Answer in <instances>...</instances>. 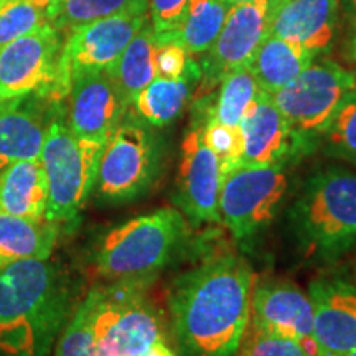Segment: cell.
<instances>
[{
    "instance_id": "74e56055",
    "label": "cell",
    "mask_w": 356,
    "mask_h": 356,
    "mask_svg": "<svg viewBox=\"0 0 356 356\" xmlns=\"http://www.w3.org/2000/svg\"><path fill=\"white\" fill-rule=\"evenodd\" d=\"M270 2V7H273V12L275 10V8H279L280 6H284V3L289 2V0H269Z\"/></svg>"
},
{
    "instance_id": "ab89813d",
    "label": "cell",
    "mask_w": 356,
    "mask_h": 356,
    "mask_svg": "<svg viewBox=\"0 0 356 356\" xmlns=\"http://www.w3.org/2000/svg\"><path fill=\"white\" fill-rule=\"evenodd\" d=\"M351 76H353V91L356 92V68L351 71Z\"/></svg>"
},
{
    "instance_id": "d6986e66",
    "label": "cell",
    "mask_w": 356,
    "mask_h": 356,
    "mask_svg": "<svg viewBox=\"0 0 356 356\" xmlns=\"http://www.w3.org/2000/svg\"><path fill=\"white\" fill-rule=\"evenodd\" d=\"M340 13V0H289L273 12L269 33L318 56L335 42Z\"/></svg>"
},
{
    "instance_id": "60d3db41",
    "label": "cell",
    "mask_w": 356,
    "mask_h": 356,
    "mask_svg": "<svg viewBox=\"0 0 356 356\" xmlns=\"http://www.w3.org/2000/svg\"><path fill=\"white\" fill-rule=\"evenodd\" d=\"M345 356H356V348H355V350H351L350 353H346Z\"/></svg>"
},
{
    "instance_id": "7c38bea8",
    "label": "cell",
    "mask_w": 356,
    "mask_h": 356,
    "mask_svg": "<svg viewBox=\"0 0 356 356\" xmlns=\"http://www.w3.org/2000/svg\"><path fill=\"white\" fill-rule=\"evenodd\" d=\"M273 7L269 0H252L229 8L221 32L204 58V86L220 84L226 74L246 68L259 44L269 35Z\"/></svg>"
},
{
    "instance_id": "5b68a950",
    "label": "cell",
    "mask_w": 356,
    "mask_h": 356,
    "mask_svg": "<svg viewBox=\"0 0 356 356\" xmlns=\"http://www.w3.org/2000/svg\"><path fill=\"white\" fill-rule=\"evenodd\" d=\"M106 142L76 137L58 109L48 126L40 162L48 184L44 220L56 225L74 221L95 190Z\"/></svg>"
},
{
    "instance_id": "cb8c5ba5",
    "label": "cell",
    "mask_w": 356,
    "mask_h": 356,
    "mask_svg": "<svg viewBox=\"0 0 356 356\" xmlns=\"http://www.w3.org/2000/svg\"><path fill=\"white\" fill-rule=\"evenodd\" d=\"M229 8L228 0H188L175 29L157 37L162 43L180 44L188 55H203L221 32Z\"/></svg>"
},
{
    "instance_id": "83f0119b",
    "label": "cell",
    "mask_w": 356,
    "mask_h": 356,
    "mask_svg": "<svg viewBox=\"0 0 356 356\" xmlns=\"http://www.w3.org/2000/svg\"><path fill=\"white\" fill-rule=\"evenodd\" d=\"M97 302L99 292L95 287L71 315L56 345L55 356H96Z\"/></svg>"
},
{
    "instance_id": "8fae6325",
    "label": "cell",
    "mask_w": 356,
    "mask_h": 356,
    "mask_svg": "<svg viewBox=\"0 0 356 356\" xmlns=\"http://www.w3.org/2000/svg\"><path fill=\"white\" fill-rule=\"evenodd\" d=\"M61 48V30L53 24L0 47V99L40 95L53 101Z\"/></svg>"
},
{
    "instance_id": "7402d4cb",
    "label": "cell",
    "mask_w": 356,
    "mask_h": 356,
    "mask_svg": "<svg viewBox=\"0 0 356 356\" xmlns=\"http://www.w3.org/2000/svg\"><path fill=\"white\" fill-rule=\"evenodd\" d=\"M315 58L314 53L300 44L269 33L262 40L248 68L252 71L262 91L274 95L309 68Z\"/></svg>"
},
{
    "instance_id": "ac0fdd59",
    "label": "cell",
    "mask_w": 356,
    "mask_h": 356,
    "mask_svg": "<svg viewBox=\"0 0 356 356\" xmlns=\"http://www.w3.org/2000/svg\"><path fill=\"white\" fill-rule=\"evenodd\" d=\"M58 109L60 102L40 95L6 101L0 109V172L20 160H40Z\"/></svg>"
},
{
    "instance_id": "277c9868",
    "label": "cell",
    "mask_w": 356,
    "mask_h": 356,
    "mask_svg": "<svg viewBox=\"0 0 356 356\" xmlns=\"http://www.w3.org/2000/svg\"><path fill=\"white\" fill-rule=\"evenodd\" d=\"M186 238V220L175 208H159L115 226L97 244V273L111 282H150Z\"/></svg>"
},
{
    "instance_id": "d6a6232c",
    "label": "cell",
    "mask_w": 356,
    "mask_h": 356,
    "mask_svg": "<svg viewBox=\"0 0 356 356\" xmlns=\"http://www.w3.org/2000/svg\"><path fill=\"white\" fill-rule=\"evenodd\" d=\"M188 0H149V24L157 35L172 32L184 17Z\"/></svg>"
},
{
    "instance_id": "ffe728a7",
    "label": "cell",
    "mask_w": 356,
    "mask_h": 356,
    "mask_svg": "<svg viewBox=\"0 0 356 356\" xmlns=\"http://www.w3.org/2000/svg\"><path fill=\"white\" fill-rule=\"evenodd\" d=\"M48 207V184L40 160H20L0 172V211L43 221Z\"/></svg>"
},
{
    "instance_id": "f35d334b",
    "label": "cell",
    "mask_w": 356,
    "mask_h": 356,
    "mask_svg": "<svg viewBox=\"0 0 356 356\" xmlns=\"http://www.w3.org/2000/svg\"><path fill=\"white\" fill-rule=\"evenodd\" d=\"M246 2H252V0H228V3L231 7L238 6V3H246Z\"/></svg>"
},
{
    "instance_id": "2e32d148",
    "label": "cell",
    "mask_w": 356,
    "mask_h": 356,
    "mask_svg": "<svg viewBox=\"0 0 356 356\" xmlns=\"http://www.w3.org/2000/svg\"><path fill=\"white\" fill-rule=\"evenodd\" d=\"M314 341L318 356H345L356 348V282L317 279L310 284Z\"/></svg>"
},
{
    "instance_id": "8992f818",
    "label": "cell",
    "mask_w": 356,
    "mask_h": 356,
    "mask_svg": "<svg viewBox=\"0 0 356 356\" xmlns=\"http://www.w3.org/2000/svg\"><path fill=\"white\" fill-rule=\"evenodd\" d=\"M162 170V149L152 129L126 114L101 154L95 190L109 204H122L147 193Z\"/></svg>"
},
{
    "instance_id": "ba28073f",
    "label": "cell",
    "mask_w": 356,
    "mask_h": 356,
    "mask_svg": "<svg viewBox=\"0 0 356 356\" xmlns=\"http://www.w3.org/2000/svg\"><path fill=\"white\" fill-rule=\"evenodd\" d=\"M149 282L97 287L96 356H140L165 338L163 314L147 297Z\"/></svg>"
},
{
    "instance_id": "b9f144b4",
    "label": "cell",
    "mask_w": 356,
    "mask_h": 356,
    "mask_svg": "<svg viewBox=\"0 0 356 356\" xmlns=\"http://www.w3.org/2000/svg\"><path fill=\"white\" fill-rule=\"evenodd\" d=\"M3 104H6V101H2V99H0V109H2V106Z\"/></svg>"
},
{
    "instance_id": "1f68e13d",
    "label": "cell",
    "mask_w": 356,
    "mask_h": 356,
    "mask_svg": "<svg viewBox=\"0 0 356 356\" xmlns=\"http://www.w3.org/2000/svg\"><path fill=\"white\" fill-rule=\"evenodd\" d=\"M239 356H317L299 341L269 335L257 330L249 332L241 343Z\"/></svg>"
},
{
    "instance_id": "4316f807",
    "label": "cell",
    "mask_w": 356,
    "mask_h": 356,
    "mask_svg": "<svg viewBox=\"0 0 356 356\" xmlns=\"http://www.w3.org/2000/svg\"><path fill=\"white\" fill-rule=\"evenodd\" d=\"M261 92L262 89L248 66L236 70L221 79L220 92L215 104L208 111L207 118L226 126H241L243 118L257 101Z\"/></svg>"
},
{
    "instance_id": "603a6c76",
    "label": "cell",
    "mask_w": 356,
    "mask_h": 356,
    "mask_svg": "<svg viewBox=\"0 0 356 356\" xmlns=\"http://www.w3.org/2000/svg\"><path fill=\"white\" fill-rule=\"evenodd\" d=\"M60 225L32 221L0 211V269L25 259H48Z\"/></svg>"
},
{
    "instance_id": "30bf717a",
    "label": "cell",
    "mask_w": 356,
    "mask_h": 356,
    "mask_svg": "<svg viewBox=\"0 0 356 356\" xmlns=\"http://www.w3.org/2000/svg\"><path fill=\"white\" fill-rule=\"evenodd\" d=\"M287 191V165L238 168L221 181V221L239 241L252 238L275 220Z\"/></svg>"
},
{
    "instance_id": "9c48e42d",
    "label": "cell",
    "mask_w": 356,
    "mask_h": 356,
    "mask_svg": "<svg viewBox=\"0 0 356 356\" xmlns=\"http://www.w3.org/2000/svg\"><path fill=\"white\" fill-rule=\"evenodd\" d=\"M147 12H129L86 24L70 32L58 61L53 101L68 97L74 79L97 71H113L127 44L145 22Z\"/></svg>"
},
{
    "instance_id": "d4e9b609",
    "label": "cell",
    "mask_w": 356,
    "mask_h": 356,
    "mask_svg": "<svg viewBox=\"0 0 356 356\" xmlns=\"http://www.w3.org/2000/svg\"><path fill=\"white\" fill-rule=\"evenodd\" d=\"M160 44L162 42L147 20L111 71L129 104H132L136 96L147 84L157 78V53Z\"/></svg>"
},
{
    "instance_id": "4fadbf2b",
    "label": "cell",
    "mask_w": 356,
    "mask_h": 356,
    "mask_svg": "<svg viewBox=\"0 0 356 356\" xmlns=\"http://www.w3.org/2000/svg\"><path fill=\"white\" fill-rule=\"evenodd\" d=\"M220 162L204 144L202 126L195 122L181 142L175 203L193 222H220Z\"/></svg>"
},
{
    "instance_id": "e575fe53",
    "label": "cell",
    "mask_w": 356,
    "mask_h": 356,
    "mask_svg": "<svg viewBox=\"0 0 356 356\" xmlns=\"http://www.w3.org/2000/svg\"><path fill=\"white\" fill-rule=\"evenodd\" d=\"M341 56L348 65L356 66V22H351L348 33H346L343 47H341Z\"/></svg>"
},
{
    "instance_id": "9a60e30c",
    "label": "cell",
    "mask_w": 356,
    "mask_h": 356,
    "mask_svg": "<svg viewBox=\"0 0 356 356\" xmlns=\"http://www.w3.org/2000/svg\"><path fill=\"white\" fill-rule=\"evenodd\" d=\"M252 330L289 338L317 353L314 341V307L309 293L289 282H266L251 296Z\"/></svg>"
},
{
    "instance_id": "7bdbcfd3",
    "label": "cell",
    "mask_w": 356,
    "mask_h": 356,
    "mask_svg": "<svg viewBox=\"0 0 356 356\" xmlns=\"http://www.w3.org/2000/svg\"><path fill=\"white\" fill-rule=\"evenodd\" d=\"M355 282H356V264H355Z\"/></svg>"
},
{
    "instance_id": "44dd1931",
    "label": "cell",
    "mask_w": 356,
    "mask_h": 356,
    "mask_svg": "<svg viewBox=\"0 0 356 356\" xmlns=\"http://www.w3.org/2000/svg\"><path fill=\"white\" fill-rule=\"evenodd\" d=\"M200 79L202 68L193 61L180 78H154L136 96L131 108L150 127H165L184 113Z\"/></svg>"
},
{
    "instance_id": "e0dca14e",
    "label": "cell",
    "mask_w": 356,
    "mask_h": 356,
    "mask_svg": "<svg viewBox=\"0 0 356 356\" xmlns=\"http://www.w3.org/2000/svg\"><path fill=\"white\" fill-rule=\"evenodd\" d=\"M244 139L241 167L287 165L302 157V150L287 119L262 91L241 121Z\"/></svg>"
},
{
    "instance_id": "3957f363",
    "label": "cell",
    "mask_w": 356,
    "mask_h": 356,
    "mask_svg": "<svg viewBox=\"0 0 356 356\" xmlns=\"http://www.w3.org/2000/svg\"><path fill=\"white\" fill-rule=\"evenodd\" d=\"M307 254L335 261L356 244V173L330 167L305 181L289 211Z\"/></svg>"
},
{
    "instance_id": "6da1fadb",
    "label": "cell",
    "mask_w": 356,
    "mask_h": 356,
    "mask_svg": "<svg viewBox=\"0 0 356 356\" xmlns=\"http://www.w3.org/2000/svg\"><path fill=\"white\" fill-rule=\"evenodd\" d=\"M252 270L226 254L177 277L168 291L177 356H236L251 317Z\"/></svg>"
},
{
    "instance_id": "7a4b0ae2",
    "label": "cell",
    "mask_w": 356,
    "mask_h": 356,
    "mask_svg": "<svg viewBox=\"0 0 356 356\" xmlns=\"http://www.w3.org/2000/svg\"><path fill=\"white\" fill-rule=\"evenodd\" d=\"M68 314V284L48 259L0 269V356H47Z\"/></svg>"
},
{
    "instance_id": "484cf974",
    "label": "cell",
    "mask_w": 356,
    "mask_h": 356,
    "mask_svg": "<svg viewBox=\"0 0 356 356\" xmlns=\"http://www.w3.org/2000/svg\"><path fill=\"white\" fill-rule=\"evenodd\" d=\"M149 0H51L50 24L58 30H73L129 12H147Z\"/></svg>"
},
{
    "instance_id": "4dcf8cb0",
    "label": "cell",
    "mask_w": 356,
    "mask_h": 356,
    "mask_svg": "<svg viewBox=\"0 0 356 356\" xmlns=\"http://www.w3.org/2000/svg\"><path fill=\"white\" fill-rule=\"evenodd\" d=\"M202 126V136L204 144H207L216 155L220 162L221 181L222 178L228 177L238 168H241L244 139L239 126H226L213 119L207 118L203 122H198Z\"/></svg>"
},
{
    "instance_id": "f1b7e54d",
    "label": "cell",
    "mask_w": 356,
    "mask_h": 356,
    "mask_svg": "<svg viewBox=\"0 0 356 356\" xmlns=\"http://www.w3.org/2000/svg\"><path fill=\"white\" fill-rule=\"evenodd\" d=\"M51 0H2L0 47L50 24Z\"/></svg>"
},
{
    "instance_id": "5bb4252c",
    "label": "cell",
    "mask_w": 356,
    "mask_h": 356,
    "mask_svg": "<svg viewBox=\"0 0 356 356\" xmlns=\"http://www.w3.org/2000/svg\"><path fill=\"white\" fill-rule=\"evenodd\" d=\"M68 97V127L74 136L88 140L108 142L131 108L109 71L74 79Z\"/></svg>"
},
{
    "instance_id": "f546056e",
    "label": "cell",
    "mask_w": 356,
    "mask_h": 356,
    "mask_svg": "<svg viewBox=\"0 0 356 356\" xmlns=\"http://www.w3.org/2000/svg\"><path fill=\"white\" fill-rule=\"evenodd\" d=\"M330 157L356 165V92L351 91L340 102L322 139Z\"/></svg>"
},
{
    "instance_id": "836d02e7",
    "label": "cell",
    "mask_w": 356,
    "mask_h": 356,
    "mask_svg": "<svg viewBox=\"0 0 356 356\" xmlns=\"http://www.w3.org/2000/svg\"><path fill=\"white\" fill-rule=\"evenodd\" d=\"M193 63L191 55L177 43H162L157 53V76L180 78Z\"/></svg>"
},
{
    "instance_id": "52a82bcc",
    "label": "cell",
    "mask_w": 356,
    "mask_h": 356,
    "mask_svg": "<svg viewBox=\"0 0 356 356\" xmlns=\"http://www.w3.org/2000/svg\"><path fill=\"white\" fill-rule=\"evenodd\" d=\"M351 91V71L330 58H322L312 61L309 68L270 97L287 119L302 154L307 155L317 147L340 102Z\"/></svg>"
},
{
    "instance_id": "8d00e7d4",
    "label": "cell",
    "mask_w": 356,
    "mask_h": 356,
    "mask_svg": "<svg viewBox=\"0 0 356 356\" xmlns=\"http://www.w3.org/2000/svg\"><path fill=\"white\" fill-rule=\"evenodd\" d=\"M340 7L345 12V15L348 17L350 24L356 22V0H340Z\"/></svg>"
},
{
    "instance_id": "d590c367",
    "label": "cell",
    "mask_w": 356,
    "mask_h": 356,
    "mask_svg": "<svg viewBox=\"0 0 356 356\" xmlns=\"http://www.w3.org/2000/svg\"><path fill=\"white\" fill-rule=\"evenodd\" d=\"M140 356H177V351L167 343V340H160Z\"/></svg>"
}]
</instances>
